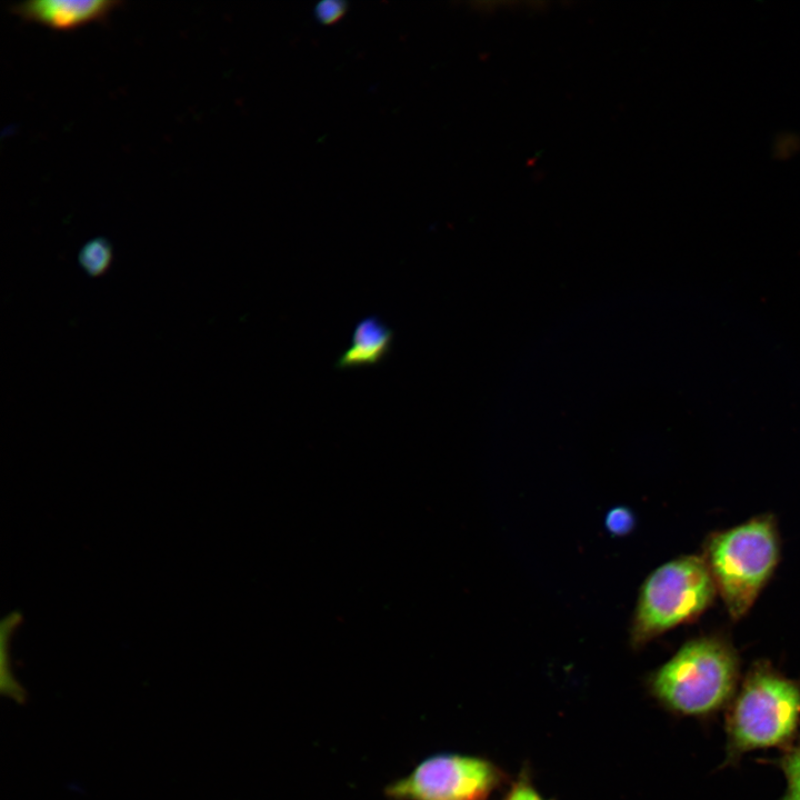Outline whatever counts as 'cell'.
I'll list each match as a JSON object with an SVG mask.
<instances>
[{
    "mask_svg": "<svg viewBox=\"0 0 800 800\" xmlns=\"http://www.w3.org/2000/svg\"><path fill=\"white\" fill-rule=\"evenodd\" d=\"M497 774L487 761L459 754H437L417 764L386 788L394 800H482Z\"/></svg>",
    "mask_w": 800,
    "mask_h": 800,
    "instance_id": "5b68a950",
    "label": "cell"
},
{
    "mask_svg": "<svg viewBox=\"0 0 800 800\" xmlns=\"http://www.w3.org/2000/svg\"><path fill=\"white\" fill-rule=\"evenodd\" d=\"M717 588L703 559L682 556L654 569L641 586L631 627L634 644H643L703 613Z\"/></svg>",
    "mask_w": 800,
    "mask_h": 800,
    "instance_id": "277c9868",
    "label": "cell"
},
{
    "mask_svg": "<svg viewBox=\"0 0 800 800\" xmlns=\"http://www.w3.org/2000/svg\"><path fill=\"white\" fill-rule=\"evenodd\" d=\"M779 766L787 782L780 800H800V744L784 753Z\"/></svg>",
    "mask_w": 800,
    "mask_h": 800,
    "instance_id": "9c48e42d",
    "label": "cell"
},
{
    "mask_svg": "<svg viewBox=\"0 0 800 800\" xmlns=\"http://www.w3.org/2000/svg\"><path fill=\"white\" fill-rule=\"evenodd\" d=\"M393 330L378 316H368L354 327L350 346L339 356L336 368L377 366L391 351Z\"/></svg>",
    "mask_w": 800,
    "mask_h": 800,
    "instance_id": "52a82bcc",
    "label": "cell"
},
{
    "mask_svg": "<svg viewBox=\"0 0 800 800\" xmlns=\"http://www.w3.org/2000/svg\"><path fill=\"white\" fill-rule=\"evenodd\" d=\"M739 677V659L730 642L706 636L684 643L651 679L657 698L686 716L704 717L721 709L732 697Z\"/></svg>",
    "mask_w": 800,
    "mask_h": 800,
    "instance_id": "7a4b0ae2",
    "label": "cell"
},
{
    "mask_svg": "<svg viewBox=\"0 0 800 800\" xmlns=\"http://www.w3.org/2000/svg\"><path fill=\"white\" fill-rule=\"evenodd\" d=\"M800 723V686L766 662L746 677L727 716V762L788 743Z\"/></svg>",
    "mask_w": 800,
    "mask_h": 800,
    "instance_id": "3957f363",
    "label": "cell"
},
{
    "mask_svg": "<svg viewBox=\"0 0 800 800\" xmlns=\"http://www.w3.org/2000/svg\"><path fill=\"white\" fill-rule=\"evenodd\" d=\"M506 800H542L537 791L529 784L520 782L517 784Z\"/></svg>",
    "mask_w": 800,
    "mask_h": 800,
    "instance_id": "7c38bea8",
    "label": "cell"
},
{
    "mask_svg": "<svg viewBox=\"0 0 800 800\" xmlns=\"http://www.w3.org/2000/svg\"><path fill=\"white\" fill-rule=\"evenodd\" d=\"M634 523L631 511L624 507H618L610 510L607 514L606 526L613 534L622 536L628 533Z\"/></svg>",
    "mask_w": 800,
    "mask_h": 800,
    "instance_id": "8fae6325",
    "label": "cell"
},
{
    "mask_svg": "<svg viewBox=\"0 0 800 800\" xmlns=\"http://www.w3.org/2000/svg\"><path fill=\"white\" fill-rule=\"evenodd\" d=\"M347 9L348 4L344 1L323 0L317 3L314 14L321 23L332 24L344 16Z\"/></svg>",
    "mask_w": 800,
    "mask_h": 800,
    "instance_id": "30bf717a",
    "label": "cell"
},
{
    "mask_svg": "<svg viewBox=\"0 0 800 800\" xmlns=\"http://www.w3.org/2000/svg\"><path fill=\"white\" fill-rule=\"evenodd\" d=\"M112 246L103 237L88 240L79 250L78 262L91 278L103 276L112 262Z\"/></svg>",
    "mask_w": 800,
    "mask_h": 800,
    "instance_id": "ba28073f",
    "label": "cell"
},
{
    "mask_svg": "<svg viewBox=\"0 0 800 800\" xmlns=\"http://www.w3.org/2000/svg\"><path fill=\"white\" fill-rule=\"evenodd\" d=\"M119 6L122 2L117 0H37L13 4L9 10L28 22L69 30L90 22H106Z\"/></svg>",
    "mask_w": 800,
    "mask_h": 800,
    "instance_id": "8992f818",
    "label": "cell"
},
{
    "mask_svg": "<svg viewBox=\"0 0 800 800\" xmlns=\"http://www.w3.org/2000/svg\"><path fill=\"white\" fill-rule=\"evenodd\" d=\"M780 539L772 516L754 517L709 536L703 559L729 616L741 619L772 576Z\"/></svg>",
    "mask_w": 800,
    "mask_h": 800,
    "instance_id": "6da1fadb",
    "label": "cell"
}]
</instances>
